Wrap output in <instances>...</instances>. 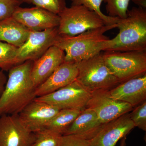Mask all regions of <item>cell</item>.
Listing matches in <instances>:
<instances>
[{
  "mask_svg": "<svg viewBox=\"0 0 146 146\" xmlns=\"http://www.w3.org/2000/svg\"><path fill=\"white\" fill-rule=\"evenodd\" d=\"M59 146H90V140L74 134L63 135Z\"/></svg>",
  "mask_w": 146,
  "mask_h": 146,
  "instance_id": "obj_27",
  "label": "cell"
},
{
  "mask_svg": "<svg viewBox=\"0 0 146 146\" xmlns=\"http://www.w3.org/2000/svg\"><path fill=\"white\" fill-rule=\"evenodd\" d=\"M3 71L2 70L0 69V98L3 94V91L4 90L5 84L7 80L6 77Z\"/></svg>",
  "mask_w": 146,
  "mask_h": 146,
  "instance_id": "obj_28",
  "label": "cell"
},
{
  "mask_svg": "<svg viewBox=\"0 0 146 146\" xmlns=\"http://www.w3.org/2000/svg\"><path fill=\"white\" fill-rule=\"evenodd\" d=\"M31 31L13 17L0 21V41L17 48L25 42Z\"/></svg>",
  "mask_w": 146,
  "mask_h": 146,
  "instance_id": "obj_18",
  "label": "cell"
},
{
  "mask_svg": "<svg viewBox=\"0 0 146 146\" xmlns=\"http://www.w3.org/2000/svg\"><path fill=\"white\" fill-rule=\"evenodd\" d=\"M71 6L82 5L96 12L108 25L117 23L119 18L105 15L101 10V6L104 0H71Z\"/></svg>",
  "mask_w": 146,
  "mask_h": 146,
  "instance_id": "obj_23",
  "label": "cell"
},
{
  "mask_svg": "<svg viewBox=\"0 0 146 146\" xmlns=\"http://www.w3.org/2000/svg\"><path fill=\"white\" fill-rule=\"evenodd\" d=\"M122 141L121 142V145L120 146H125V145L126 137L122 138Z\"/></svg>",
  "mask_w": 146,
  "mask_h": 146,
  "instance_id": "obj_30",
  "label": "cell"
},
{
  "mask_svg": "<svg viewBox=\"0 0 146 146\" xmlns=\"http://www.w3.org/2000/svg\"></svg>",
  "mask_w": 146,
  "mask_h": 146,
  "instance_id": "obj_31",
  "label": "cell"
},
{
  "mask_svg": "<svg viewBox=\"0 0 146 146\" xmlns=\"http://www.w3.org/2000/svg\"><path fill=\"white\" fill-rule=\"evenodd\" d=\"M76 80L89 92L110 90L120 84L105 62L102 52L77 63Z\"/></svg>",
  "mask_w": 146,
  "mask_h": 146,
  "instance_id": "obj_4",
  "label": "cell"
},
{
  "mask_svg": "<svg viewBox=\"0 0 146 146\" xmlns=\"http://www.w3.org/2000/svg\"><path fill=\"white\" fill-rule=\"evenodd\" d=\"M78 74L77 63L64 61L48 78L36 87V97L51 94L72 83L76 80Z\"/></svg>",
  "mask_w": 146,
  "mask_h": 146,
  "instance_id": "obj_15",
  "label": "cell"
},
{
  "mask_svg": "<svg viewBox=\"0 0 146 146\" xmlns=\"http://www.w3.org/2000/svg\"><path fill=\"white\" fill-rule=\"evenodd\" d=\"M35 133L24 125L18 115L0 117V146H31Z\"/></svg>",
  "mask_w": 146,
  "mask_h": 146,
  "instance_id": "obj_10",
  "label": "cell"
},
{
  "mask_svg": "<svg viewBox=\"0 0 146 146\" xmlns=\"http://www.w3.org/2000/svg\"><path fill=\"white\" fill-rule=\"evenodd\" d=\"M23 2L32 4L50 12L58 15L66 7V0H23Z\"/></svg>",
  "mask_w": 146,
  "mask_h": 146,
  "instance_id": "obj_24",
  "label": "cell"
},
{
  "mask_svg": "<svg viewBox=\"0 0 146 146\" xmlns=\"http://www.w3.org/2000/svg\"><path fill=\"white\" fill-rule=\"evenodd\" d=\"M103 52L106 64L120 83L146 74V50Z\"/></svg>",
  "mask_w": 146,
  "mask_h": 146,
  "instance_id": "obj_5",
  "label": "cell"
},
{
  "mask_svg": "<svg viewBox=\"0 0 146 146\" xmlns=\"http://www.w3.org/2000/svg\"><path fill=\"white\" fill-rule=\"evenodd\" d=\"M59 36L58 27L41 31H31L25 42L18 48V64L27 60L34 61L54 46Z\"/></svg>",
  "mask_w": 146,
  "mask_h": 146,
  "instance_id": "obj_9",
  "label": "cell"
},
{
  "mask_svg": "<svg viewBox=\"0 0 146 146\" xmlns=\"http://www.w3.org/2000/svg\"><path fill=\"white\" fill-rule=\"evenodd\" d=\"M58 15L60 17L58 32L60 36H75L109 25L96 12L82 5L66 7Z\"/></svg>",
  "mask_w": 146,
  "mask_h": 146,
  "instance_id": "obj_6",
  "label": "cell"
},
{
  "mask_svg": "<svg viewBox=\"0 0 146 146\" xmlns=\"http://www.w3.org/2000/svg\"><path fill=\"white\" fill-rule=\"evenodd\" d=\"M131 120L135 127L146 131V101L138 105L131 113L129 114Z\"/></svg>",
  "mask_w": 146,
  "mask_h": 146,
  "instance_id": "obj_25",
  "label": "cell"
},
{
  "mask_svg": "<svg viewBox=\"0 0 146 146\" xmlns=\"http://www.w3.org/2000/svg\"><path fill=\"white\" fill-rule=\"evenodd\" d=\"M23 0H0V21L12 17Z\"/></svg>",
  "mask_w": 146,
  "mask_h": 146,
  "instance_id": "obj_26",
  "label": "cell"
},
{
  "mask_svg": "<svg viewBox=\"0 0 146 146\" xmlns=\"http://www.w3.org/2000/svg\"><path fill=\"white\" fill-rule=\"evenodd\" d=\"M33 62L27 60L9 70L4 90L0 98V117L18 115L36 98V88L31 76Z\"/></svg>",
  "mask_w": 146,
  "mask_h": 146,
  "instance_id": "obj_1",
  "label": "cell"
},
{
  "mask_svg": "<svg viewBox=\"0 0 146 146\" xmlns=\"http://www.w3.org/2000/svg\"><path fill=\"white\" fill-rule=\"evenodd\" d=\"M116 25L119 33L111 39V46L107 50H146V9L133 7L128 9L126 18H119Z\"/></svg>",
  "mask_w": 146,
  "mask_h": 146,
  "instance_id": "obj_3",
  "label": "cell"
},
{
  "mask_svg": "<svg viewBox=\"0 0 146 146\" xmlns=\"http://www.w3.org/2000/svg\"><path fill=\"white\" fill-rule=\"evenodd\" d=\"M34 133L35 139L31 146H59L62 136L46 128Z\"/></svg>",
  "mask_w": 146,
  "mask_h": 146,
  "instance_id": "obj_21",
  "label": "cell"
},
{
  "mask_svg": "<svg viewBox=\"0 0 146 146\" xmlns=\"http://www.w3.org/2000/svg\"><path fill=\"white\" fill-rule=\"evenodd\" d=\"M18 48L0 41V69L8 70L18 65Z\"/></svg>",
  "mask_w": 146,
  "mask_h": 146,
  "instance_id": "obj_20",
  "label": "cell"
},
{
  "mask_svg": "<svg viewBox=\"0 0 146 146\" xmlns=\"http://www.w3.org/2000/svg\"><path fill=\"white\" fill-rule=\"evenodd\" d=\"M86 108L94 110L100 122L104 124L128 113L133 107L114 98L110 90H100L91 92Z\"/></svg>",
  "mask_w": 146,
  "mask_h": 146,
  "instance_id": "obj_8",
  "label": "cell"
},
{
  "mask_svg": "<svg viewBox=\"0 0 146 146\" xmlns=\"http://www.w3.org/2000/svg\"><path fill=\"white\" fill-rule=\"evenodd\" d=\"M81 112L75 109L60 110L47 123L45 128L63 135Z\"/></svg>",
  "mask_w": 146,
  "mask_h": 146,
  "instance_id": "obj_19",
  "label": "cell"
},
{
  "mask_svg": "<svg viewBox=\"0 0 146 146\" xmlns=\"http://www.w3.org/2000/svg\"><path fill=\"white\" fill-rule=\"evenodd\" d=\"M130 0H104L108 16L123 19L127 15Z\"/></svg>",
  "mask_w": 146,
  "mask_h": 146,
  "instance_id": "obj_22",
  "label": "cell"
},
{
  "mask_svg": "<svg viewBox=\"0 0 146 146\" xmlns=\"http://www.w3.org/2000/svg\"><path fill=\"white\" fill-rule=\"evenodd\" d=\"M110 93L114 98L133 107L141 104L146 99V74L119 84Z\"/></svg>",
  "mask_w": 146,
  "mask_h": 146,
  "instance_id": "obj_16",
  "label": "cell"
},
{
  "mask_svg": "<svg viewBox=\"0 0 146 146\" xmlns=\"http://www.w3.org/2000/svg\"><path fill=\"white\" fill-rule=\"evenodd\" d=\"M115 28L116 24L89 30L75 36L59 35L54 46L65 52L64 61L78 63L109 49L111 39L105 33Z\"/></svg>",
  "mask_w": 146,
  "mask_h": 146,
  "instance_id": "obj_2",
  "label": "cell"
},
{
  "mask_svg": "<svg viewBox=\"0 0 146 146\" xmlns=\"http://www.w3.org/2000/svg\"><path fill=\"white\" fill-rule=\"evenodd\" d=\"M132 2L138 7L146 9V0H132Z\"/></svg>",
  "mask_w": 146,
  "mask_h": 146,
  "instance_id": "obj_29",
  "label": "cell"
},
{
  "mask_svg": "<svg viewBox=\"0 0 146 146\" xmlns=\"http://www.w3.org/2000/svg\"><path fill=\"white\" fill-rule=\"evenodd\" d=\"M103 125L94 110L86 108L82 111L63 135L74 134L91 140Z\"/></svg>",
  "mask_w": 146,
  "mask_h": 146,
  "instance_id": "obj_17",
  "label": "cell"
},
{
  "mask_svg": "<svg viewBox=\"0 0 146 146\" xmlns=\"http://www.w3.org/2000/svg\"><path fill=\"white\" fill-rule=\"evenodd\" d=\"M60 110L43 102H31L18 114L26 127L33 133L45 128L50 120Z\"/></svg>",
  "mask_w": 146,
  "mask_h": 146,
  "instance_id": "obj_13",
  "label": "cell"
},
{
  "mask_svg": "<svg viewBox=\"0 0 146 146\" xmlns=\"http://www.w3.org/2000/svg\"><path fill=\"white\" fill-rule=\"evenodd\" d=\"M135 127L128 113L104 124L90 140V146H115Z\"/></svg>",
  "mask_w": 146,
  "mask_h": 146,
  "instance_id": "obj_11",
  "label": "cell"
},
{
  "mask_svg": "<svg viewBox=\"0 0 146 146\" xmlns=\"http://www.w3.org/2000/svg\"><path fill=\"white\" fill-rule=\"evenodd\" d=\"M91 93L75 80L51 94L36 97L35 100L51 105L58 109H75L82 111L86 108Z\"/></svg>",
  "mask_w": 146,
  "mask_h": 146,
  "instance_id": "obj_7",
  "label": "cell"
},
{
  "mask_svg": "<svg viewBox=\"0 0 146 146\" xmlns=\"http://www.w3.org/2000/svg\"><path fill=\"white\" fill-rule=\"evenodd\" d=\"M65 52L56 46L50 47L39 58L33 61L31 76L35 87L48 78L65 61Z\"/></svg>",
  "mask_w": 146,
  "mask_h": 146,
  "instance_id": "obj_14",
  "label": "cell"
},
{
  "mask_svg": "<svg viewBox=\"0 0 146 146\" xmlns=\"http://www.w3.org/2000/svg\"><path fill=\"white\" fill-rule=\"evenodd\" d=\"M12 17L31 31H41L58 27L60 21L58 15L37 7H20Z\"/></svg>",
  "mask_w": 146,
  "mask_h": 146,
  "instance_id": "obj_12",
  "label": "cell"
}]
</instances>
